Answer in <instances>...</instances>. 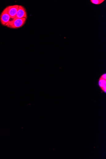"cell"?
Returning a JSON list of instances; mask_svg holds the SVG:
<instances>
[{
  "mask_svg": "<svg viewBox=\"0 0 106 159\" xmlns=\"http://www.w3.org/2000/svg\"><path fill=\"white\" fill-rule=\"evenodd\" d=\"M19 5H15L9 6L8 7V13L10 19H13L15 18Z\"/></svg>",
  "mask_w": 106,
  "mask_h": 159,
  "instance_id": "5",
  "label": "cell"
},
{
  "mask_svg": "<svg viewBox=\"0 0 106 159\" xmlns=\"http://www.w3.org/2000/svg\"><path fill=\"white\" fill-rule=\"evenodd\" d=\"M23 18H25L27 19L26 11L24 6H19L16 17L14 19Z\"/></svg>",
  "mask_w": 106,
  "mask_h": 159,
  "instance_id": "4",
  "label": "cell"
},
{
  "mask_svg": "<svg viewBox=\"0 0 106 159\" xmlns=\"http://www.w3.org/2000/svg\"><path fill=\"white\" fill-rule=\"evenodd\" d=\"M99 87L105 94L106 93V73H104L99 77L98 82Z\"/></svg>",
  "mask_w": 106,
  "mask_h": 159,
  "instance_id": "3",
  "label": "cell"
},
{
  "mask_svg": "<svg viewBox=\"0 0 106 159\" xmlns=\"http://www.w3.org/2000/svg\"><path fill=\"white\" fill-rule=\"evenodd\" d=\"M10 17L8 13V7H6L3 11L1 16L0 20L2 24L5 26L10 21Z\"/></svg>",
  "mask_w": 106,
  "mask_h": 159,
  "instance_id": "2",
  "label": "cell"
},
{
  "mask_svg": "<svg viewBox=\"0 0 106 159\" xmlns=\"http://www.w3.org/2000/svg\"><path fill=\"white\" fill-rule=\"evenodd\" d=\"M26 19L25 18L12 19L10 21L6 26L10 28L17 29L22 27L25 23Z\"/></svg>",
  "mask_w": 106,
  "mask_h": 159,
  "instance_id": "1",
  "label": "cell"
},
{
  "mask_svg": "<svg viewBox=\"0 0 106 159\" xmlns=\"http://www.w3.org/2000/svg\"><path fill=\"white\" fill-rule=\"evenodd\" d=\"M104 0H91L90 2L92 4L99 5L103 3Z\"/></svg>",
  "mask_w": 106,
  "mask_h": 159,
  "instance_id": "6",
  "label": "cell"
}]
</instances>
